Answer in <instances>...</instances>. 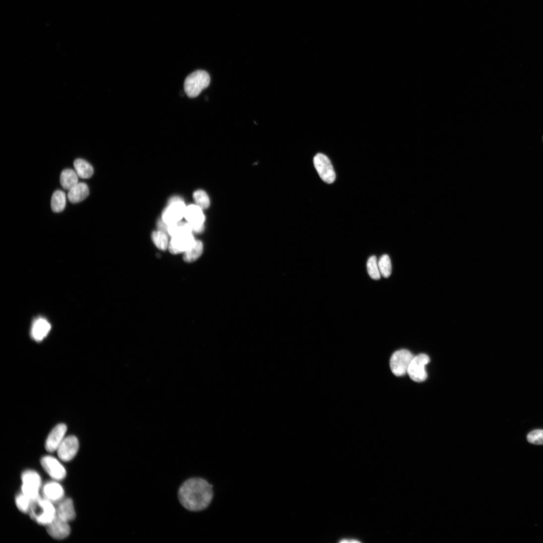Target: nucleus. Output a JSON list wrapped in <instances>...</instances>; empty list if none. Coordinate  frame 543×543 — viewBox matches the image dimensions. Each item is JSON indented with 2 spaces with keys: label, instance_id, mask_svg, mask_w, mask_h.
Listing matches in <instances>:
<instances>
[{
  "label": "nucleus",
  "instance_id": "obj_14",
  "mask_svg": "<svg viewBox=\"0 0 543 543\" xmlns=\"http://www.w3.org/2000/svg\"><path fill=\"white\" fill-rule=\"evenodd\" d=\"M67 522L56 515L53 521L47 525L48 533L55 539L62 540L66 538L70 532Z\"/></svg>",
  "mask_w": 543,
  "mask_h": 543
},
{
  "label": "nucleus",
  "instance_id": "obj_20",
  "mask_svg": "<svg viewBox=\"0 0 543 543\" xmlns=\"http://www.w3.org/2000/svg\"><path fill=\"white\" fill-rule=\"evenodd\" d=\"M74 166L77 175L81 178L89 179L93 175V167L84 160L76 159L74 162Z\"/></svg>",
  "mask_w": 543,
  "mask_h": 543
},
{
  "label": "nucleus",
  "instance_id": "obj_4",
  "mask_svg": "<svg viewBox=\"0 0 543 543\" xmlns=\"http://www.w3.org/2000/svg\"><path fill=\"white\" fill-rule=\"evenodd\" d=\"M414 355L407 350L396 351L392 355L390 366L393 374L396 376H402L408 374Z\"/></svg>",
  "mask_w": 543,
  "mask_h": 543
},
{
  "label": "nucleus",
  "instance_id": "obj_29",
  "mask_svg": "<svg viewBox=\"0 0 543 543\" xmlns=\"http://www.w3.org/2000/svg\"><path fill=\"white\" fill-rule=\"evenodd\" d=\"M527 439L529 443L534 445H543V430H534L528 434Z\"/></svg>",
  "mask_w": 543,
  "mask_h": 543
},
{
  "label": "nucleus",
  "instance_id": "obj_3",
  "mask_svg": "<svg viewBox=\"0 0 543 543\" xmlns=\"http://www.w3.org/2000/svg\"><path fill=\"white\" fill-rule=\"evenodd\" d=\"M210 82V78L206 71L196 70L185 79L184 85L185 92L190 98L196 97L208 87Z\"/></svg>",
  "mask_w": 543,
  "mask_h": 543
},
{
  "label": "nucleus",
  "instance_id": "obj_7",
  "mask_svg": "<svg viewBox=\"0 0 543 543\" xmlns=\"http://www.w3.org/2000/svg\"><path fill=\"white\" fill-rule=\"evenodd\" d=\"M429 358L424 354L414 356L410 365L408 374L415 382H421L427 378L425 366L429 362Z\"/></svg>",
  "mask_w": 543,
  "mask_h": 543
},
{
  "label": "nucleus",
  "instance_id": "obj_22",
  "mask_svg": "<svg viewBox=\"0 0 543 543\" xmlns=\"http://www.w3.org/2000/svg\"><path fill=\"white\" fill-rule=\"evenodd\" d=\"M51 208L56 213L62 212L66 205V196L64 192L61 190L55 191L51 199Z\"/></svg>",
  "mask_w": 543,
  "mask_h": 543
},
{
  "label": "nucleus",
  "instance_id": "obj_28",
  "mask_svg": "<svg viewBox=\"0 0 543 543\" xmlns=\"http://www.w3.org/2000/svg\"><path fill=\"white\" fill-rule=\"evenodd\" d=\"M31 500L23 493L18 494L15 499L18 509L24 513H29Z\"/></svg>",
  "mask_w": 543,
  "mask_h": 543
},
{
  "label": "nucleus",
  "instance_id": "obj_30",
  "mask_svg": "<svg viewBox=\"0 0 543 543\" xmlns=\"http://www.w3.org/2000/svg\"><path fill=\"white\" fill-rule=\"evenodd\" d=\"M159 230L165 233H168V229L169 225L165 223L163 220L160 221L158 223Z\"/></svg>",
  "mask_w": 543,
  "mask_h": 543
},
{
  "label": "nucleus",
  "instance_id": "obj_18",
  "mask_svg": "<svg viewBox=\"0 0 543 543\" xmlns=\"http://www.w3.org/2000/svg\"><path fill=\"white\" fill-rule=\"evenodd\" d=\"M89 195L88 186L79 183L68 191L67 198L71 203H78L85 200Z\"/></svg>",
  "mask_w": 543,
  "mask_h": 543
},
{
  "label": "nucleus",
  "instance_id": "obj_25",
  "mask_svg": "<svg viewBox=\"0 0 543 543\" xmlns=\"http://www.w3.org/2000/svg\"><path fill=\"white\" fill-rule=\"evenodd\" d=\"M378 267L381 276L388 278L391 274L392 265L389 257L384 255L378 261Z\"/></svg>",
  "mask_w": 543,
  "mask_h": 543
},
{
  "label": "nucleus",
  "instance_id": "obj_13",
  "mask_svg": "<svg viewBox=\"0 0 543 543\" xmlns=\"http://www.w3.org/2000/svg\"><path fill=\"white\" fill-rule=\"evenodd\" d=\"M67 427L63 423H60L55 426L51 431L47 439L46 449L49 452L57 450L64 440Z\"/></svg>",
  "mask_w": 543,
  "mask_h": 543
},
{
  "label": "nucleus",
  "instance_id": "obj_1",
  "mask_svg": "<svg viewBox=\"0 0 543 543\" xmlns=\"http://www.w3.org/2000/svg\"><path fill=\"white\" fill-rule=\"evenodd\" d=\"M214 496L213 485L207 480L198 477L184 481L177 491L180 504L191 512H200L208 509Z\"/></svg>",
  "mask_w": 543,
  "mask_h": 543
},
{
  "label": "nucleus",
  "instance_id": "obj_12",
  "mask_svg": "<svg viewBox=\"0 0 543 543\" xmlns=\"http://www.w3.org/2000/svg\"><path fill=\"white\" fill-rule=\"evenodd\" d=\"M41 464L46 472L53 479L61 481L64 479L66 473L65 468L55 458L47 456L42 458Z\"/></svg>",
  "mask_w": 543,
  "mask_h": 543
},
{
  "label": "nucleus",
  "instance_id": "obj_26",
  "mask_svg": "<svg viewBox=\"0 0 543 543\" xmlns=\"http://www.w3.org/2000/svg\"><path fill=\"white\" fill-rule=\"evenodd\" d=\"M367 268L368 274L372 279L376 280L380 279L381 275L376 256H373L369 258L367 263Z\"/></svg>",
  "mask_w": 543,
  "mask_h": 543
},
{
  "label": "nucleus",
  "instance_id": "obj_33",
  "mask_svg": "<svg viewBox=\"0 0 543 543\" xmlns=\"http://www.w3.org/2000/svg\"><path fill=\"white\" fill-rule=\"evenodd\" d=\"M542 142L543 143V136H542Z\"/></svg>",
  "mask_w": 543,
  "mask_h": 543
},
{
  "label": "nucleus",
  "instance_id": "obj_10",
  "mask_svg": "<svg viewBox=\"0 0 543 543\" xmlns=\"http://www.w3.org/2000/svg\"><path fill=\"white\" fill-rule=\"evenodd\" d=\"M79 448V443L77 437L68 436L64 439L57 450L59 457L63 461H69L75 457Z\"/></svg>",
  "mask_w": 543,
  "mask_h": 543
},
{
  "label": "nucleus",
  "instance_id": "obj_27",
  "mask_svg": "<svg viewBox=\"0 0 543 543\" xmlns=\"http://www.w3.org/2000/svg\"><path fill=\"white\" fill-rule=\"evenodd\" d=\"M196 205L202 209L208 208L210 204L209 197L207 194L203 190H199L195 191L193 195Z\"/></svg>",
  "mask_w": 543,
  "mask_h": 543
},
{
  "label": "nucleus",
  "instance_id": "obj_23",
  "mask_svg": "<svg viewBox=\"0 0 543 543\" xmlns=\"http://www.w3.org/2000/svg\"><path fill=\"white\" fill-rule=\"evenodd\" d=\"M168 233L172 237L184 234L192 233L190 224L188 223L179 222L169 225Z\"/></svg>",
  "mask_w": 543,
  "mask_h": 543
},
{
  "label": "nucleus",
  "instance_id": "obj_11",
  "mask_svg": "<svg viewBox=\"0 0 543 543\" xmlns=\"http://www.w3.org/2000/svg\"><path fill=\"white\" fill-rule=\"evenodd\" d=\"M195 241L192 233L181 234L172 237L169 248L174 254L184 252L192 246Z\"/></svg>",
  "mask_w": 543,
  "mask_h": 543
},
{
  "label": "nucleus",
  "instance_id": "obj_15",
  "mask_svg": "<svg viewBox=\"0 0 543 543\" xmlns=\"http://www.w3.org/2000/svg\"><path fill=\"white\" fill-rule=\"evenodd\" d=\"M51 329V325L47 319L41 317L36 318L32 323L31 337L35 341H42L48 336Z\"/></svg>",
  "mask_w": 543,
  "mask_h": 543
},
{
  "label": "nucleus",
  "instance_id": "obj_19",
  "mask_svg": "<svg viewBox=\"0 0 543 543\" xmlns=\"http://www.w3.org/2000/svg\"><path fill=\"white\" fill-rule=\"evenodd\" d=\"M78 177L74 170L69 169L63 170L60 176V183L62 187L69 191L79 183Z\"/></svg>",
  "mask_w": 543,
  "mask_h": 543
},
{
  "label": "nucleus",
  "instance_id": "obj_5",
  "mask_svg": "<svg viewBox=\"0 0 543 543\" xmlns=\"http://www.w3.org/2000/svg\"><path fill=\"white\" fill-rule=\"evenodd\" d=\"M22 493L31 500L40 497L39 490L42 480L40 475L34 471L27 470L21 476Z\"/></svg>",
  "mask_w": 543,
  "mask_h": 543
},
{
  "label": "nucleus",
  "instance_id": "obj_9",
  "mask_svg": "<svg viewBox=\"0 0 543 543\" xmlns=\"http://www.w3.org/2000/svg\"><path fill=\"white\" fill-rule=\"evenodd\" d=\"M186 207L183 201L169 204L162 214V220L170 225L179 222L185 216Z\"/></svg>",
  "mask_w": 543,
  "mask_h": 543
},
{
  "label": "nucleus",
  "instance_id": "obj_24",
  "mask_svg": "<svg viewBox=\"0 0 543 543\" xmlns=\"http://www.w3.org/2000/svg\"><path fill=\"white\" fill-rule=\"evenodd\" d=\"M152 238L155 244L160 249L165 250L169 247V240L166 233L159 230L154 232Z\"/></svg>",
  "mask_w": 543,
  "mask_h": 543
},
{
  "label": "nucleus",
  "instance_id": "obj_17",
  "mask_svg": "<svg viewBox=\"0 0 543 543\" xmlns=\"http://www.w3.org/2000/svg\"><path fill=\"white\" fill-rule=\"evenodd\" d=\"M43 491L45 498L52 502L60 501L64 495L63 488L60 484L55 482L46 483L44 486Z\"/></svg>",
  "mask_w": 543,
  "mask_h": 543
},
{
  "label": "nucleus",
  "instance_id": "obj_32",
  "mask_svg": "<svg viewBox=\"0 0 543 543\" xmlns=\"http://www.w3.org/2000/svg\"><path fill=\"white\" fill-rule=\"evenodd\" d=\"M341 543H359V542L357 540H343L341 541Z\"/></svg>",
  "mask_w": 543,
  "mask_h": 543
},
{
  "label": "nucleus",
  "instance_id": "obj_16",
  "mask_svg": "<svg viewBox=\"0 0 543 543\" xmlns=\"http://www.w3.org/2000/svg\"><path fill=\"white\" fill-rule=\"evenodd\" d=\"M57 515L67 521L74 520L76 517L73 501L69 498L61 499L56 508Z\"/></svg>",
  "mask_w": 543,
  "mask_h": 543
},
{
  "label": "nucleus",
  "instance_id": "obj_6",
  "mask_svg": "<svg viewBox=\"0 0 543 543\" xmlns=\"http://www.w3.org/2000/svg\"><path fill=\"white\" fill-rule=\"evenodd\" d=\"M314 167L321 179L325 183L334 182L336 176L329 159L322 154H317L313 159Z\"/></svg>",
  "mask_w": 543,
  "mask_h": 543
},
{
  "label": "nucleus",
  "instance_id": "obj_8",
  "mask_svg": "<svg viewBox=\"0 0 543 543\" xmlns=\"http://www.w3.org/2000/svg\"><path fill=\"white\" fill-rule=\"evenodd\" d=\"M202 210L197 205H191L186 207L184 217L190 224L192 232L200 233L204 229L205 217Z\"/></svg>",
  "mask_w": 543,
  "mask_h": 543
},
{
  "label": "nucleus",
  "instance_id": "obj_31",
  "mask_svg": "<svg viewBox=\"0 0 543 543\" xmlns=\"http://www.w3.org/2000/svg\"><path fill=\"white\" fill-rule=\"evenodd\" d=\"M180 201H183L182 199L179 197H173L171 198L169 201V204Z\"/></svg>",
  "mask_w": 543,
  "mask_h": 543
},
{
  "label": "nucleus",
  "instance_id": "obj_21",
  "mask_svg": "<svg viewBox=\"0 0 543 543\" xmlns=\"http://www.w3.org/2000/svg\"><path fill=\"white\" fill-rule=\"evenodd\" d=\"M203 245L200 241H196L192 246L184 252L183 259L186 262H192L197 260L202 255Z\"/></svg>",
  "mask_w": 543,
  "mask_h": 543
},
{
  "label": "nucleus",
  "instance_id": "obj_2",
  "mask_svg": "<svg viewBox=\"0 0 543 543\" xmlns=\"http://www.w3.org/2000/svg\"><path fill=\"white\" fill-rule=\"evenodd\" d=\"M29 514L30 518L42 525H48L56 516V509L52 502L40 496L31 501Z\"/></svg>",
  "mask_w": 543,
  "mask_h": 543
}]
</instances>
